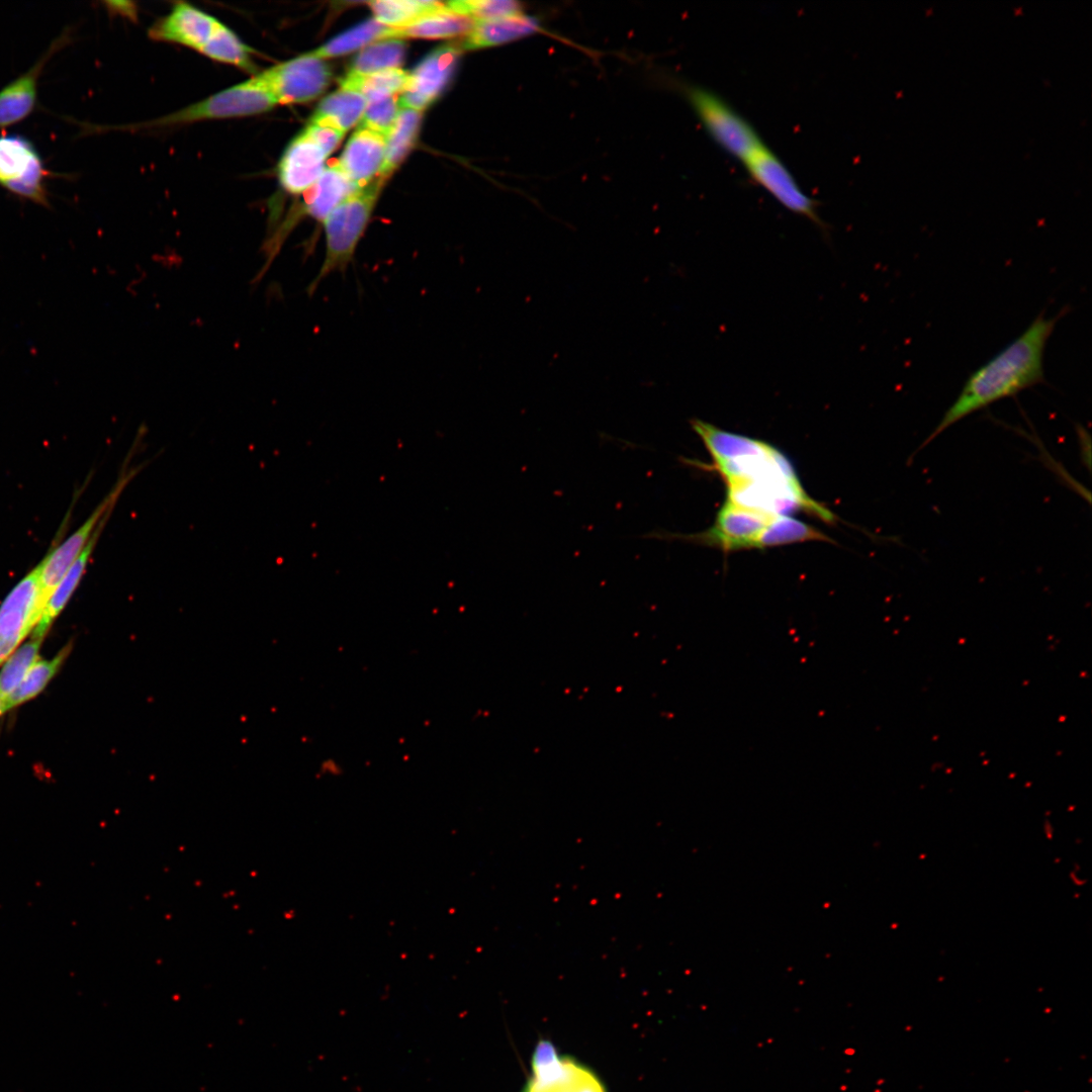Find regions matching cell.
<instances>
[{"label":"cell","instance_id":"cell-8","mask_svg":"<svg viewBox=\"0 0 1092 1092\" xmlns=\"http://www.w3.org/2000/svg\"><path fill=\"white\" fill-rule=\"evenodd\" d=\"M523 1092H607L599 1076L577 1060L557 1052L547 1040L535 1048L531 1075Z\"/></svg>","mask_w":1092,"mask_h":1092},{"label":"cell","instance_id":"cell-11","mask_svg":"<svg viewBox=\"0 0 1092 1092\" xmlns=\"http://www.w3.org/2000/svg\"><path fill=\"white\" fill-rule=\"evenodd\" d=\"M39 619L36 566L12 588L0 606V665L31 633Z\"/></svg>","mask_w":1092,"mask_h":1092},{"label":"cell","instance_id":"cell-29","mask_svg":"<svg viewBox=\"0 0 1092 1092\" xmlns=\"http://www.w3.org/2000/svg\"><path fill=\"white\" fill-rule=\"evenodd\" d=\"M811 540L826 541L828 538L822 532L802 521L787 515H779L771 519L761 533L757 540L756 548L780 546Z\"/></svg>","mask_w":1092,"mask_h":1092},{"label":"cell","instance_id":"cell-14","mask_svg":"<svg viewBox=\"0 0 1092 1092\" xmlns=\"http://www.w3.org/2000/svg\"><path fill=\"white\" fill-rule=\"evenodd\" d=\"M67 40V33L64 32L29 70L0 90V129L19 123L33 111L38 78L50 59L65 47Z\"/></svg>","mask_w":1092,"mask_h":1092},{"label":"cell","instance_id":"cell-26","mask_svg":"<svg viewBox=\"0 0 1092 1092\" xmlns=\"http://www.w3.org/2000/svg\"><path fill=\"white\" fill-rule=\"evenodd\" d=\"M390 31L391 27L371 18L338 34L311 53L323 60L344 56L365 48L374 40L388 38Z\"/></svg>","mask_w":1092,"mask_h":1092},{"label":"cell","instance_id":"cell-10","mask_svg":"<svg viewBox=\"0 0 1092 1092\" xmlns=\"http://www.w3.org/2000/svg\"><path fill=\"white\" fill-rule=\"evenodd\" d=\"M278 104H296L320 96L331 81L329 65L311 52L257 74Z\"/></svg>","mask_w":1092,"mask_h":1092},{"label":"cell","instance_id":"cell-30","mask_svg":"<svg viewBox=\"0 0 1092 1092\" xmlns=\"http://www.w3.org/2000/svg\"><path fill=\"white\" fill-rule=\"evenodd\" d=\"M41 642V639L30 638L5 660L0 670V698L3 702L20 685L31 666L39 659Z\"/></svg>","mask_w":1092,"mask_h":1092},{"label":"cell","instance_id":"cell-33","mask_svg":"<svg viewBox=\"0 0 1092 1092\" xmlns=\"http://www.w3.org/2000/svg\"><path fill=\"white\" fill-rule=\"evenodd\" d=\"M303 131L329 156L340 144L344 132L330 125L309 121Z\"/></svg>","mask_w":1092,"mask_h":1092},{"label":"cell","instance_id":"cell-6","mask_svg":"<svg viewBox=\"0 0 1092 1092\" xmlns=\"http://www.w3.org/2000/svg\"><path fill=\"white\" fill-rule=\"evenodd\" d=\"M746 172L789 211L813 222L823 233L828 226L818 212L819 203L808 196L784 162L764 144L744 163Z\"/></svg>","mask_w":1092,"mask_h":1092},{"label":"cell","instance_id":"cell-24","mask_svg":"<svg viewBox=\"0 0 1092 1092\" xmlns=\"http://www.w3.org/2000/svg\"><path fill=\"white\" fill-rule=\"evenodd\" d=\"M408 73L399 69H388L369 75L346 74L340 81L341 88L360 92L367 102L401 94L406 87Z\"/></svg>","mask_w":1092,"mask_h":1092},{"label":"cell","instance_id":"cell-17","mask_svg":"<svg viewBox=\"0 0 1092 1092\" xmlns=\"http://www.w3.org/2000/svg\"><path fill=\"white\" fill-rule=\"evenodd\" d=\"M540 30V21L535 16L525 13L500 19L476 21L459 47L461 50L496 47L527 37Z\"/></svg>","mask_w":1092,"mask_h":1092},{"label":"cell","instance_id":"cell-18","mask_svg":"<svg viewBox=\"0 0 1092 1092\" xmlns=\"http://www.w3.org/2000/svg\"><path fill=\"white\" fill-rule=\"evenodd\" d=\"M111 511L107 512L101 519L87 546L51 595L49 601L44 606L38 623L30 633V638L43 640L55 619L59 616V614L69 602L71 596L75 592L76 587L79 584V581L84 574L86 565L97 543L99 535L102 532L108 520V517L111 514Z\"/></svg>","mask_w":1092,"mask_h":1092},{"label":"cell","instance_id":"cell-19","mask_svg":"<svg viewBox=\"0 0 1092 1092\" xmlns=\"http://www.w3.org/2000/svg\"><path fill=\"white\" fill-rule=\"evenodd\" d=\"M469 16L450 11L445 7L425 14L402 27H391L389 37L394 38H447L468 34L475 24Z\"/></svg>","mask_w":1092,"mask_h":1092},{"label":"cell","instance_id":"cell-25","mask_svg":"<svg viewBox=\"0 0 1092 1092\" xmlns=\"http://www.w3.org/2000/svg\"><path fill=\"white\" fill-rule=\"evenodd\" d=\"M71 649L72 644L68 643L52 659L39 658L28 670L20 685L5 699L6 712L33 699L42 692L57 674Z\"/></svg>","mask_w":1092,"mask_h":1092},{"label":"cell","instance_id":"cell-16","mask_svg":"<svg viewBox=\"0 0 1092 1092\" xmlns=\"http://www.w3.org/2000/svg\"><path fill=\"white\" fill-rule=\"evenodd\" d=\"M385 136L359 128L348 141L337 163L349 180L363 188L379 178L385 158Z\"/></svg>","mask_w":1092,"mask_h":1092},{"label":"cell","instance_id":"cell-28","mask_svg":"<svg viewBox=\"0 0 1092 1092\" xmlns=\"http://www.w3.org/2000/svg\"><path fill=\"white\" fill-rule=\"evenodd\" d=\"M369 5L374 18L389 27H402L445 7V3L423 0H379L369 2Z\"/></svg>","mask_w":1092,"mask_h":1092},{"label":"cell","instance_id":"cell-5","mask_svg":"<svg viewBox=\"0 0 1092 1092\" xmlns=\"http://www.w3.org/2000/svg\"><path fill=\"white\" fill-rule=\"evenodd\" d=\"M774 517L776 516L744 508L726 499L718 512L714 525L703 533L686 535L652 531L642 537L714 545L726 551L750 549L756 548L759 536Z\"/></svg>","mask_w":1092,"mask_h":1092},{"label":"cell","instance_id":"cell-31","mask_svg":"<svg viewBox=\"0 0 1092 1092\" xmlns=\"http://www.w3.org/2000/svg\"><path fill=\"white\" fill-rule=\"evenodd\" d=\"M446 7L475 21L494 20L524 13L523 4L514 0H458L447 2Z\"/></svg>","mask_w":1092,"mask_h":1092},{"label":"cell","instance_id":"cell-15","mask_svg":"<svg viewBox=\"0 0 1092 1092\" xmlns=\"http://www.w3.org/2000/svg\"><path fill=\"white\" fill-rule=\"evenodd\" d=\"M327 157L302 130L287 146L278 164L283 189L291 194L305 193L322 175Z\"/></svg>","mask_w":1092,"mask_h":1092},{"label":"cell","instance_id":"cell-23","mask_svg":"<svg viewBox=\"0 0 1092 1092\" xmlns=\"http://www.w3.org/2000/svg\"><path fill=\"white\" fill-rule=\"evenodd\" d=\"M406 44L401 38H384L363 48L352 60L350 75H369L398 68L404 59Z\"/></svg>","mask_w":1092,"mask_h":1092},{"label":"cell","instance_id":"cell-21","mask_svg":"<svg viewBox=\"0 0 1092 1092\" xmlns=\"http://www.w3.org/2000/svg\"><path fill=\"white\" fill-rule=\"evenodd\" d=\"M367 103L360 92L340 88L322 100L310 121L330 125L345 133L360 121Z\"/></svg>","mask_w":1092,"mask_h":1092},{"label":"cell","instance_id":"cell-12","mask_svg":"<svg viewBox=\"0 0 1092 1092\" xmlns=\"http://www.w3.org/2000/svg\"><path fill=\"white\" fill-rule=\"evenodd\" d=\"M461 51L459 46L449 43L435 49L426 56L408 73L406 87L398 99L400 107L422 112L430 106L449 84Z\"/></svg>","mask_w":1092,"mask_h":1092},{"label":"cell","instance_id":"cell-3","mask_svg":"<svg viewBox=\"0 0 1092 1092\" xmlns=\"http://www.w3.org/2000/svg\"><path fill=\"white\" fill-rule=\"evenodd\" d=\"M680 89L708 134L734 159L743 164L764 145L750 122L712 90L695 84Z\"/></svg>","mask_w":1092,"mask_h":1092},{"label":"cell","instance_id":"cell-4","mask_svg":"<svg viewBox=\"0 0 1092 1092\" xmlns=\"http://www.w3.org/2000/svg\"><path fill=\"white\" fill-rule=\"evenodd\" d=\"M278 105L258 75L216 92L149 123L151 126L246 117L270 111Z\"/></svg>","mask_w":1092,"mask_h":1092},{"label":"cell","instance_id":"cell-2","mask_svg":"<svg viewBox=\"0 0 1092 1092\" xmlns=\"http://www.w3.org/2000/svg\"><path fill=\"white\" fill-rule=\"evenodd\" d=\"M384 180L377 178L340 202L323 220L326 252L318 273L308 292L331 273L344 271L354 259L356 249L369 223Z\"/></svg>","mask_w":1092,"mask_h":1092},{"label":"cell","instance_id":"cell-35","mask_svg":"<svg viewBox=\"0 0 1092 1092\" xmlns=\"http://www.w3.org/2000/svg\"><path fill=\"white\" fill-rule=\"evenodd\" d=\"M5 712H6V710H5L4 702L0 698V716H2Z\"/></svg>","mask_w":1092,"mask_h":1092},{"label":"cell","instance_id":"cell-27","mask_svg":"<svg viewBox=\"0 0 1092 1092\" xmlns=\"http://www.w3.org/2000/svg\"><path fill=\"white\" fill-rule=\"evenodd\" d=\"M200 54L213 61L243 70L255 69L253 50L223 23L219 24Z\"/></svg>","mask_w":1092,"mask_h":1092},{"label":"cell","instance_id":"cell-7","mask_svg":"<svg viewBox=\"0 0 1092 1092\" xmlns=\"http://www.w3.org/2000/svg\"><path fill=\"white\" fill-rule=\"evenodd\" d=\"M138 468L122 472L109 494L98 505L86 522L73 535L53 550L38 567V610L40 617L47 602L62 578L87 546L104 515L113 509L125 485L136 474Z\"/></svg>","mask_w":1092,"mask_h":1092},{"label":"cell","instance_id":"cell-13","mask_svg":"<svg viewBox=\"0 0 1092 1092\" xmlns=\"http://www.w3.org/2000/svg\"><path fill=\"white\" fill-rule=\"evenodd\" d=\"M220 23L199 8L179 2L153 24L149 34L155 40L180 44L200 53Z\"/></svg>","mask_w":1092,"mask_h":1092},{"label":"cell","instance_id":"cell-20","mask_svg":"<svg viewBox=\"0 0 1092 1092\" xmlns=\"http://www.w3.org/2000/svg\"><path fill=\"white\" fill-rule=\"evenodd\" d=\"M358 189L338 164L329 166L306 191L304 211L323 221L340 202Z\"/></svg>","mask_w":1092,"mask_h":1092},{"label":"cell","instance_id":"cell-1","mask_svg":"<svg viewBox=\"0 0 1092 1092\" xmlns=\"http://www.w3.org/2000/svg\"><path fill=\"white\" fill-rule=\"evenodd\" d=\"M1068 310L1064 307L1050 317L1042 310L1020 336L970 374L956 400L915 453L971 414L1044 383L1046 343L1058 321Z\"/></svg>","mask_w":1092,"mask_h":1092},{"label":"cell","instance_id":"cell-22","mask_svg":"<svg viewBox=\"0 0 1092 1092\" xmlns=\"http://www.w3.org/2000/svg\"><path fill=\"white\" fill-rule=\"evenodd\" d=\"M422 112L400 107L396 120L385 139V158L380 178L385 180L402 162L418 136Z\"/></svg>","mask_w":1092,"mask_h":1092},{"label":"cell","instance_id":"cell-9","mask_svg":"<svg viewBox=\"0 0 1092 1092\" xmlns=\"http://www.w3.org/2000/svg\"><path fill=\"white\" fill-rule=\"evenodd\" d=\"M44 168L34 146L18 134L0 135V185L9 192L49 206Z\"/></svg>","mask_w":1092,"mask_h":1092},{"label":"cell","instance_id":"cell-32","mask_svg":"<svg viewBox=\"0 0 1092 1092\" xmlns=\"http://www.w3.org/2000/svg\"><path fill=\"white\" fill-rule=\"evenodd\" d=\"M399 110L400 105L397 96L368 102L359 121V128L368 129L386 138L396 120Z\"/></svg>","mask_w":1092,"mask_h":1092},{"label":"cell","instance_id":"cell-34","mask_svg":"<svg viewBox=\"0 0 1092 1092\" xmlns=\"http://www.w3.org/2000/svg\"><path fill=\"white\" fill-rule=\"evenodd\" d=\"M320 770L325 776H339L342 767L334 759H325L320 766Z\"/></svg>","mask_w":1092,"mask_h":1092}]
</instances>
